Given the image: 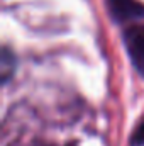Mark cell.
Here are the masks:
<instances>
[{"instance_id":"1","label":"cell","mask_w":144,"mask_h":146,"mask_svg":"<svg viewBox=\"0 0 144 146\" xmlns=\"http://www.w3.org/2000/svg\"><path fill=\"white\" fill-rule=\"evenodd\" d=\"M124 46L134 68L144 76V26H132L126 29Z\"/></svg>"},{"instance_id":"3","label":"cell","mask_w":144,"mask_h":146,"mask_svg":"<svg viewBox=\"0 0 144 146\" xmlns=\"http://www.w3.org/2000/svg\"><path fill=\"white\" fill-rule=\"evenodd\" d=\"M132 143L134 145H137V146H141L144 145V124L136 131V134H134V138H132Z\"/></svg>"},{"instance_id":"2","label":"cell","mask_w":144,"mask_h":146,"mask_svg":"<svg viewBox=\"0 0 144 146\" xmlns=\"http://www.w3.org/2000/svg\"><path fill=\"white\" fill-rule=\"evenodd\" d=\"M9 58H10V51L5 48L3 53H2V78H3V82H7V78L10 76V73L15 68L14 66V60L9 61Z\"/></svg>"}]
</instances>
